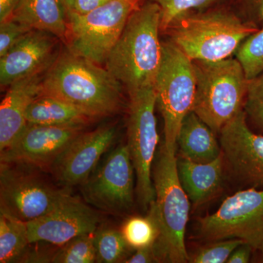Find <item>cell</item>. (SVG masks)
Returning <instances> with one entry per match:
<instances>
[{
	"label": "cell",
	"instance_id": "cell-1",
	"mask_svg": "<svg viewBox=\"0 0 263 263\" xmlns=\"http://www.w3.org/2000/svg\"><path fill=\"white\" fill-rule=\"evenodd\" d=\"M123 88L105 67L66 49L45 73L42 95L60 99L97 120L121 110Z\"/></svg>",
	"mask_w": 263,
	"mask_h": 263
},
{
	"label": "cell",
	"instance_id": "cell-2",
	"mask_svg": "<svg viewBox=\"0 0 263 263\" xmlns=\"http://www.w3.org/2000/svg\"><path fill=\"white\" fill-rule=\"evenodd\" d=\"M161 10L145 1L133 13L105 62V68L128 94L155 87L162 58Z\"/></svg>",
	"mask_w": 263,
	"mask_h": 263
},
{
	"label": "cell",
	"instance_id": "cell-3",
	"mask_svg": "<svg viewBox=\"0 0 263 263\" xmlns=\"http://www.w3.org/2000/svg\"><path fill=\"white\" fill-rule=\"evenodd\" d=\"M259 28L243 22L230 5L183 15L163 33L192 61L218 62L235 57Z\"/></svg>",
	"mask_w": 263,
	"mask_h": 263
},
{
	"label": "cell",
	"instance_id": "cell-4",
	"mask_svg": "<svg viewBox=\"0 0 263 263\" xmlns=\"http://www.w3.org/2000/svg\"><path fill=\"white\" fill-rule=\"evenodd\" d=\"M155 201L153 213L160 229L155 247L158 262L184 263L190 261L185 233L190 215V199L180 182L178 158L164 144L159 151L152 171Z\"/></svg>",
	"mask_w": 263,
	"mask_h": 263
},
{
	"label": "cell",
	"instance_id": "cell-5",
	"mask_svg": "<svg viewBox=\"0 0 263 263\" xmlns=\"http://www.w3.org/2000/svg\"><path fill=\"white\" fill-rule=\"evenodd\" d=\"M196 91L193 111L215 133L243 108L248 79L235 57L218 62L193 61Z\"/></svg>",
	"mask_w": 263,
	"mask_h": 263
},
{
	"label": "cell",
	"instance_id": "cell-6",
	"mask_svg": "<svg viewBox=\"0 0 263 263\" xmlns=\"http://www.w3.org/2000/svg\"><path fill=\"white\" fill-rule=\"evenodd\" d=\"M146 0H110L79 14L67 10V49L98 65L105 63L132 13Z\"/></svg>",
	"mask_w": 263,
	"mask_h": 263
},
{
	"label": "cell",
	"instance_id": "cell-7",
	"mask_svg": "<svg viewBox=\"0 0 263 263\" xmlns=\"http://www.w3.org/2000/svg\"><path fill=\"white\" fill-rule=\"evenodd\" d=\"M162 58L156 79L157 105L164 121V144L176 154L183 119L193 111L196 80L193 61L168 38L162 41Z\"/></svg>",
	"mask_w": 263,
	"mask_h": 263
},
{
	"label": "cell",
	"instance_id": "cell-8",
	"mask_svg": "<svg viewBox=\"0 0 263 263\" xmlns=\"http://www.w3.org/2000/svg\"><path fill=\"white\" fill-rule=\"evenodd\" d=\"M35 167L1 162L0 212L29 222L56 208L70 190L58 188Z\"/></svg>",
	"mask_w": 263,
	"mask_h": 263
},
{
	"label": "cell",
	"instance_id": "cell-9",
	"mask_svg": "<svg viewBox=\"0 0 263 263\" xmlns=\"http://www.w3.org/2000/svg\"><path fill=\"white\" fill-rule=\"evenodd\" d=\"M127 146L136 175L138 201L144 209L155 201L152 168L159 136L155 110V87L129 93Z\"/></svg>",
	"mask_w": 263,
	"mask_h": 263
},
{
	"label": "cell",
	"instance_id": "cell-10",
	"mask_svg": "<svg viewBox=\"0 0 263 263\" xmlns=\"http://www.w3.org/2000/svg\"><path fill=\"white\" fill-rule=\"evenodd\" d=\"M198 233L209 241L237 238L263 248V190L255 187L228 197L217 211L199 221Z\"/></svg>",
	"mask_w": 263,
	"mask_h": 263
},
{
	"label": "cell",
	"instance_id": "cell-11",
	"mask_svg": "<svg viewBox=\"0 0 263 263\" xmlns=\"http://www.w3.org/2000/svg\"><path fill=\"white\" fill-rule=\"evenodd\" d=\"M134 172L127 145H119L81 185L85 200L103 212H125L134 199Z\"/></svg>",
	"mask_w": 263,
	"mask_h": 263
},
{
	"label": "cell",
	"instance_id": "cell-12",
	"mask_svg": "<svg viewBox=\"0 0 263 263\" xmlns=\"http://www.w3.org/2000/svg\"><path fill=\"white\" fill-rule=\"evenodd\" d=\"M85 128L27 123L13 144L1 152L0 161L3 163L25 164L49 172L59 156Z\"/></svg>",
	"mask_w": 263,
	"mask_h": 263
},
{
	"label": "cell",
	"instance_id": "cell-13",
	"mask_svg": "<svg viewBox=\"0 0 263 263\" xmlns=\"http://www.w3.org/2000/svg\"><path fill=\"white\" fill-rule=\"evenodd\" d=\"M117 137L114 124L103 126L76 137L55 161L49 172L62 188L70 190L82 185L112 146Z\"/></svg>",
	"mask_w": 263,
	"mask_h": 263
},
{
	"label": "cell",
	"instance_id": "cell-14",
	"mask_svg": "<svg viewBox=\"0 0 263 263\" xmlns=\"http://www.w3.org/2000/svg\"><path fill=\"white\" fill-rule=\"evenodd\" d=\"M100 220L95 209L69 193L51 212L27 222L29 241L60 247L79 235L92 234Z\"/></svg>",
	"mask_w": 263,
	"mask_h": 263
},
{
	"label": "cell",
	"instance_id": "cell-15",
	"mask_svg": "<svg viewBox=\"0 0 263 263\" xmlns=\"http://www.w3.org/2000/svg\"><path fill=\"white\" fill-rule=\"evenodd\" d=\"M219 135L224 162L233 175L253 187L263 188V135L250 129L243 110Z\"/></svg>",
	"mask_w": 263,
	"mask_h": 263
},
{
	"label": "cell",
	"instance_id": "cell-16",
	"mask_svg": "<svg viewBox=\"0 0 263 263\" xmlns=\"http://www.w3.org/2000/svg\"><path fill=\"white\" fill-rule=\"evenodd\" d=\"M56 36L32 29L0 58V84L8 88L19 80L46 72L60 54Z\"/></svg>",
	"mask_w": 263,
	"mask_h": 263
},
{
	"label": "cell",
	"instance_id": "cell-17",
	"mask_svg": "<svg viewBox=\"0 0 263 263\" xmlns=\"http://www.w3.org/2000/svg\"><path fill=\"white\" fill-rule=\"evenodd\" d=\"M45 73L25 78L8 87L0 105V152L11 146L27 126V108L42 94Z\"/></svg>",
	"mask_w": 263,
	"mask_h": 263
},
{
	"label": "cell",
	"instance_id": "cell-18",
	"mask_svg": "<svg viewBox=\"0 0 263 263\" xmlns=\"http://www.w3.org/2000/svg\"><path fill=\"white\" fill-rule=\"evenodd\" d=\"M222 152L207 163H199L180 157L178 174L181 186L195 207L209 201L219 192L224 164Z\"/></svg>",
	"mask_w": 263,
	"mask_h": 263
},
{
	"label": "cell",
	"instance_id": "cell-19",
	"mask_svg": "<svg viewBox=\"0 0 263 263\" xmlns=\"http://www.w3.org/2000/svg\"><path fill=\"white\" fill-rule=\"evenodd\" d=\"M11 18L32 29L51 33L65 43L67 9L62 0H19Z\"/></svg>",
	"mask_w": 263,
	"mask_h": 263
},
{
	"label": "cell",
	"instance_id": "cell-20",
	"mask_svg": "<svg viewBox=\"0 0 263 263\" xmlns=\"http://www.w3.org/2000/svg\"><path fill=\"white\" fill-rule=\"evenodd\" d=\"M176 143L181 157L199 163L212 162L222 152L215 133L193 111L183 119Z\"/></svg>",
	"mask_w": 263,
	"mask_h": 263
},
{
	"label": "cell",
	"instance_id": "cell-21",
	"mask_svg": "<svg viewBox=\"0 0 263 263\" xmlns=\"http://www.w3.org/2000/svg\"><path fill=\"white\" fill-rule=\"evenodd\" d=\"M29 124L53 126H86L95 119L80 109L50 95H39L29 105L26 113Z\"/></svg>",
	"mask_w": 263,
	"mask_h": 263
},
{
	"label": "cell",
	"instance_id": "cell-22",
	"mask_svg": "<svg viewBox=\"0 0 263 263\" xmlns=\"http://www.w3.org/2000/svg\"><path fill=\"white\" fill-rule=\"evenodd\" d=\"M30 243L27 222L0 212V262H18Z\"/></svg>",
	"mask_w": 263,
	"mask_h": 263
},
{
	"label": "cell",
	"instance_id": "cell-23",
	"mask_svg": "<svg viewBox=\"0 0 263 263\" xmlns=\"http://www.w3.org/2000/svg\"><path fill=\"white\" fill-rule=\"evenodd\" d=\"M93 237L97 262H124L128 258V252L131 248L121 230L112 227H100L93 233Z\"/></svg>",
	"mask_w": 263,
	"mask_h": 263
},
{
	"label": "cell",
	"instance_id": "cell-24",
	"mask_svg": "<svg viewBox=\"0 0 263 263\" xmlns=\"http://www.w3.org/2000/svg\"><path fill=\"white\" fill-rule=\"evenodd\" d=\"M124 239L131 249H139L155 245L160 229L153 213L146 216H131L121 228Z\"/></svg>",
	"mask_w": 263,
	"mask_h": 263
},
{
	"label": "cell",
	"instance_id": "cell-25",
	"mask_svg": "<svg viewBox=\"0 0 263 263\" xmlns=\"http://www.w3.org/2000/svg\"><path fill=\"white\" fill-rule=\"evenodd\" d=\"M161 10V33L176 19L183 15L203 11L221 5H230L231 0H153Z\"/></svg>",
	"mask_w": 263,
	"mask_h": 263
},
{
	"label": "cell",
	"instance_id": "cell-26",
	"mask_svg": "<svg viewBox=\"0 0 263 263\" xmlns=\"http://www.w3.org/2000/svg\"><path fill=\"white\" fill-rule=\"evenodd\" d=\"M96 249L92 234L79 235L60 246L53 256V263H93Z\"/></svg>",
	"mask_w": 263,
	"mask_h": 263
},
{
	"label": "cell",
	"instance_id": "cell-27",
	"mask_svg": "<svg viewBox=\"0 0 263 263\" xmlns=\"http://www.w3.org/2000/svg\"><path fill=\"white\" fill-rule=\"evenodd\" d=\"M243 67L247 79L263 72V27L243 41L235 55Z\"/></svg>",
	"mask_w": 263,
	"mask_h": 263
},
{
	"label": "cell",
	"instance_id": "cell-28",
	"mask_svg": "<svg viewBox=\"0 0 263 263\" xmlns=\"http://www.w3.org/2000/svg\"><path fill=\"white\" fill-rule=\"evenodd\" d=\"M243 110L247 120L263 135V72L249 79Z\"/></svg>",
	"mask_w": 263,
	"mask_h": 263
},
{
	"label": "cell",
	"instance_id": "cell-29",
	"mask_svg": "<svg viewBox=\"0 0 263 263\" xmlns=\"http://www.w3.org/2000/svg\"><path fill=\"white\" fill-rule=\"evenodd\" d=\"M245 242L237 238L216 240L212 243L202 247L190 262L194 263H223L227 262L230 256L237 247Z\"/></svg>",
	"mask_w": 263,
	"mask_h": 263
},
{
	"label": "cell",
	"instance_id": "cell-30",
	"mask_svg": "<svg viewBox=\"0 0 263 263\" xmlns=\"http://www.w3.org/2000/svg\"><path fill=\"white\" fill-rule=\"evenodd\" d=\"M32 29L30 27L13 18L0 22V58L4 57Z\"/></svg>",
	"mask_w": 263,
	"mask_h": 263
},
{
	"label": "cell",
	"instance_id": "cell-31",
	"mask_svg": "<svg viewBox=\"0 0 263 263\" xmlns=\"http://www.w3.org/2000/svg\"><path fill=\"white\" fill-rule=\"evenodd\" d=\"M230 5L243 22L263 27V0H231Z\"/></svg>",
	"mask_w": 263,
	"mask_h": 263
},
{
	"label": "cell",
	"instance_id": "cell-32",
	"mask_svg": "<svg viewBox=\"0 0 263 263\" xmlns=\"http://www.w3.org/2000/svg\"><path fill=\"white\" fill-rule=\"evenodd\" d=\"M124 262L126 263H151L158 262L156 256L154 245L149 247L137 249L136 254L128 257Z\"/></svg>",
	"mask_w": 263,
	"mask_h": 263
},
{
	"label": "cell",
	"instance_id": "cell-33",
	"mask_svg": "<svg viewBox=\"0 0 263 263\" xmlns=\"http://www.w3.org/2000/svg\"><path fill=\"white\" fill-rule=\"evenodd\" d=\"M110 0H73L72 9L79 14H86Z\"/></svg>",
	"mask_w": 263,
	"mask_h": 263
},
{
	"label": "cell",
	"instance_id": "cell-34",
	"mask_svg": "<svg viewBox=\"0 0 263 263\" xmlns=\"http://www.w3.org/2000/svg\"><path fill=\"white\" fill-rule=\"evenodd\" d=\"M252 247L247 243H243L237 247L233 251V253L228 259V263H247L249 262L251 253L252 250Z\"/></svg>",
	"mask_w": 263,
	"mask_h": 263
},
{
	"label": "cell",
	"instance_id": "cell-35",
	"mask_svg": "<svg viewBox=\"0 0 263 263\" xmlns=\"http://www.w3.org/2000/svg\"><path fill=\"white\" fill-rule=\"evenodd\" d=\"M19 0H0V22L11 18Z\"/></svg>",
	"mask_w": 263,
	"mask_h": 263
},
{
	"label": "cell",
	"instance_id": "cell-36",
	"mask_svg": "<svg viewBox=\"0 0 263 263\" xmlns=\"http://www.w3.org/2000/svg\"><path fill=\"white\" fill-rule=\"evenodd\" d=\"M62 2H63L67 10L72 9L73 0H62Z\"/></svg>",
	"mask_w": 263,
	"mask_h": 263
},
{
	"label": "cell",
	"instance_id": "cell-37",
	"mask_svg": "<svg viewBox=\"0 0 263 263\" xmlns=\"http://www.w3.org/2000/svg\"><path fill=\"white\" fill-rule=\"evenodd\" d=\"M261 255H260V262H263V248L261 249L260 250Z\"/></svg>",
	"mask_w": 263,
	"mask_h": 263
}]
</instances>
